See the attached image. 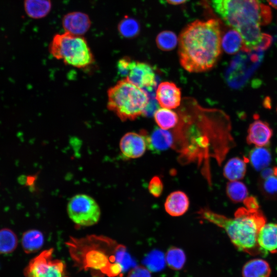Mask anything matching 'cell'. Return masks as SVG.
Instances as JSON below:
<instances>
[{
  "instance_id": "cell-37",
  "label": "cell",
  "mask_w": 277,
  "mask_h": 277,
  "mask_svg": "<svg viewBox=\"0 0 277 277\" xmlns=\"http://www.w3.org/2000/svg\"><path fill=\"white\" fill-rule=\"evenodd\" d=\"M270 6L277 9V0H266Z\"/></svg>"
},
{
  "instance_id": "cell-23",
  "label": "cell",
  "mask_w": 277,
  "mask_h": 277,
  "mask_svg": "<svg viewBox=\"0 0 277 277\" xmlns=\"http://www.w3.org/2000/svg\"><path fill=\"white\" fill-rule=\"evenodd\" d=\"M221 46L224 51L229 54H235L242 50L243 42L241 34L230 28L226 31L221 38Z\"/></svg>"
},
{
  "instance_id": "cell-28",
  "label": "cell",
  "mask_w": 277,
  "mask_h": 277,
  "mask_svg": "<svg viewBox=\"0 0 277 277\" xmlns=\"http://www.w3.org/2000/svg\"><path fill=\"white\" fill-rule=\"evenodd\" d=\"M17 244V237L13 231L7 228L0 229V254L12 252Z\"/></svg>"
},
{
  "instance_id": "cell-12",
  "label": "cell",
  "mask_w": 277,
  "mask_h": 277,
  "mask_svg": "<svg viewBox=\"0 0 277 277\" xmlns=\"http://www.w3.org/2000/svg\"><path fill=\"white\" fill-rule=\"evenodd\" d=\"M62 25L65 32L83 36L90 29L91 21L87 14L81 11H73L63 16Z\"/></svg>"
},
{
  "instance_id": "cell-36",
  "label": "cell",
  "mask_w": 277,
  "mask_h": 277,
  "mask_svg": "<svg viewBox=\"0 0 277 277\" xmlns=\"http://www.w3.org/2000/svg\"><path fill=\"white\" fill-rule=\"evenodd\" d=\"M166 2L171 5H177L186 3L188 0H165Z\"/></svg>"
},
{
  "instance_id": "cell-19",
  "label": "cell",
  "mask_w": 277,
  "mask_h": 277,
  "mask_svg": "<svg viewBox=\"0 0 277 277\" xmlns=\"http://www.w3.org/2000/svg\"><path fill=\"white\" fill-rule=\"evenodd\" d=\"M24 7L26 14L33 19L47 16L52 9L51 0H24Z\"/></svg>"
},
{
  "instance_id": "cell-22",
  "label": "cell",
  "mask_w": 277,
  "mask_h": 277,
  "mask_svg": "<svg viewBox=\"0 0 277 277\" xmlns=\"http://www.w3.org/2000/svg\"><path fill=\"white\" fill-rule=\"evenodd\" d=\"M44 243L42 232L36 229H30L24 232L22 238L23 249L26 253H34L41 249Z\"/></svg>"
},
{
  "instance_id": "cell-1",
  "label": "cell",
  "mask_w": 277,
  "mask_h": 277,
  "mask_svg": "<svg viewBox=\"0 0 277 277\" xmlns=\"http://www.w3.org/2000/svg\"><path fill=\"white\" fill-rule=\"evenodd\" d=\"M178 114L172 148L185 161H201L210 155L221 165L235 144L228 116L219 110L202 108L192 98L184 100Z\"/></svg>"
},
{
  "instance_id": "cell-26",
  "label": "cell",
  "mask_w": 277,
  "mask_h": 277,
  "mask_svg": "<svg viewBox=\"0 0 277 277\" xmlns=\"http://www.w3.org/2000/svg\"><path fill=\"white\" fill-rule=\"evenodd\" d=\"M117 31L122 37L131 38L137 36L140 31L138 21L128 16H125L118 23Z\"/></svg>"
},
{
  "instance_id": "cell-33",
  "label": "cell",
  "mask_w": 277,
  "mask_h": 277,
  "mask_svg": "<svg viewBox=\"0 0 277 277\" xmlns=\"http://www.w3.org/2000/svg\"><path fill=\"white\" fill-rule=\"evenodd\" d=\"M132 60L129 57L121 58L117 62V68L118 73L124 78L129 73Z\"/></svg>"
},
{
  "instance_id": "cell-9",
  "label": "cell",
  "mask_w": 277,
  "mask_h": 277,
  "mask_svg": "<svg viewBox=\"0 0 277 277\" xmlns=\"http://www.w3.org/2000/svg\"><path fill=\"white\" fill-rule=\"evenodd\" d=\"M53 249L45 250L32 259L24 270L25 277H64L63 262L53 259Z\"/></svg>"
},
{
  "instance_id": "cell-32",
  "label": "cell",
  "mask_w": 277,
  "mask_h": 277,
  "mask_svg": "<svg viewBox=\"0 0 277 277\" xmlns=\"http://www.w3.org/2000/svg\"><path fill=\"white\" fill-rule=\"evenodd\" d=\"M149 192L154 197H159L163 190V184L162 180L157 176L153 177L148 185Z\"/></svg>"
},
{
  "instance_id": "cell-29",
  "label": "cell",
  "mask_w": 277,
  "mask_h": 277,
  "mask_svg": "<svg viewBox=\"0 0 277 277\" xmlns=\"http://www.w3.org/2000/svg\"><path fill=\"white\" fill-rule=\"evenodd\" d=\"M168 266L175 270L181 269L186 262V255L181 248L172 246L167 250L165 256Z\"/></svg>"
},
{
  "instance_id": "cell-17",
  "label": "cell",
  "mask_w": 277,
  "mask_h": 277,
  "mask_svg": "<svg viewBox=\"0 0 277 277\" xmlns=\"http://www.w3.org/2000/svg\"><path fill=\"white\" fill-rule=\"evenodd\" d=\"M258 186L266 199L277 200V167L266 168L260 174Z\"/></svg>"
},
{
  "instance_id": "cell-10",
  "label": "cell",
  "mask_w": 277,
  "mask_h": 277,
  "mask_svg": "<svg viewBox=\"0 0 277 277\" xmlns=\"http://www.w3.org/2000/svg\"><path fill=\"white\" fill-rule=\"evenodd\" d=\"M126 78L136 86L153 90L156 86V74L154 68L150 64L132 60L129 73Z\"/></svg>"
},
{
  "instance_id": "cell-25",
  "label": "cell",
  "mask_w": 277,
  "mask_h": 277,
  "mask_svg": "<svg viewBox=\"0 0 277 277\" xmlns=\"http://www.w3.org/2000/svg\"><path fill=\"white\" fill-rule=\"evenodd\" d=\"M155 122L161 129L167 130L173 128L179 123V114L167 108L157 109L154 113Z\"/></svg>"
},
{
  "instance_id": "cell-35",
  "label": "cell",
  "mask_w": 277,
  "mask_h": 277,
  "mask_svg": "<svg viewBox=\"0 0 277 277\" xmlns=\"http://www.w3.org/2000/svg\"><path fill=\"white\" fill-rule=\"evenodd\" d=\"M156 98H154L153 96H152L151 98H149V103L145 110L143 115L149 116L154 113L155 111L157 109L158 104L157 103Z\"/></svg>"
},
{
  "instance_id": "cell-27",
  "label": "cell",
  "mask_w": 277,
  "mask_h": 277,
  "mask_svg": "<svg viewBox=\"0 0 277 277\" xmlns=\"http://www.w3.org/2000/svg\"><path fill=\"white\" fill-rule=\"evenodd\" d=\"M226 192L229 199L236 203L244 202L248 195L246 186L239 181L229 182L226 185Z\"/></svg>"
},
{
  "instance_id": "cell-5",
  "label": "cell",
  "mask_w": 277,
  "mask_h": 277,
  "mask_svg": "<svg viewBox=\"0 0 277 277\" xmlns=\"http://www.w3.org/2000/svg\"><path fill=\"white\" fill-rule=\"evenodd\" d=\"M243 203L245 207L238 209L232 219L207 208L201 209L197 214L199 217L224 229L239 250L252 254L261 253L257 238L266 224V217L254 197H247Z\"/></svg>"
},
{
  "instance_id": "cell-8",
  "label": "cell",
  "mask_w": 277,
  "mask_h": 277,
  "mask_svg": "<svg viewBox=\"0 0 277 277\" xmlns=\"http://www.w3.org/2000/svg\"><path fill=\"white\" fill-rule=\"evenodd\" d=\"M67 213L73 223L83 226L96 224L101 214V209L95 200L85 194L75 195L69 200Z\"/></svg>"
},
{
  "instance_id": "cell-21",
  "label": "cell",
  "mask_w": 277,
  "mask_h": 277,
  "mask_svg": "<svg viewBox=\"0 0 277 277\" xmlns=\"http://www.w3.org/2000/svg\"><path fill=\"white\" fill-rule=\"evenodd\" d=\"M246 160L239 157L229 159L224 167V177L230 181L243 179L246 172Z\"/></svg>"
},
{
  "instance_id": "cell-18",
  "label": "cell",
  "mask_w": 277,
  "mask_h": 277,
  "mask_svg": "<svg viewBox=\"0 0 277 277\" xmlns=\"http://www.w3.org/2000/svg\"><path fill=\"white\" fill-rule=\"evenodd\" d=\"M189 206L187 194L182 191H175L167 196L164 207L166 212L172 216H180L185 214Z\"/></svg>"
},
{
  "instance_id": "cell-13",
  "label": "cell",
  "mask_w": 277,
  "mask_h": 277,
  "mask_svg": "<svg viewBox=\"0 0 277 277\" xmlns=\"http://www.w3.org/2000/svg\"><path fill=\"white\" fill-rule=\"evenodd\" d=\"M155 98L163 108H176L181 103V89L174 83L162 82L156 89Z\"/></svg>"
},
{
  "instance_id": "cell-15",
  "label": "cell",
  "mask_w": 277,
  "mask_h": 277,
  "mask_svg": "<svg viewBox=\"0 0 277 277\" xmlns=\"http://www.w3.org/2000/svg\"><path fill=\"white\" fill-rule=\"evenodd\" d=\"M174 137L172 132L165 129L155 128L147 138L148 149L154 153H159L173 147Z\"/></svg>"
},
{
  "instance_id": "cell-24",
  "label": "cell",
  "mask_w": 277,
  "mask_h": 277,
  "mask_svg": "<svg viewBox=\"0 0 277 277\" xmlns=\"http://www.w3.org/2000/svg\"><path fill=\"white\" fill-rule=\"evenodd\" d=\"M248 160L255 170L262 171L270 164L271 154L267 148L256 146L250 151Z\"/></svg>"
},
{
  "instance_id": "cell-20",
  "label": "cell",
  "mask_w": 277,
  "mask_h": 277,
  "mask_svg": "<svg viewBox=\"0 0 277 277\" xmlns=\"http://www.w3.org/2000/svg\"><path fill=\"white\" fill-rule=\"evenodd\" d=\"M271 268L269 263L261 259L248 261L242 268L243 277H269Z\"/></svg>"
},
{
  "instance_id": "cell-4",
  "label": "cell",
  "mask_w": 277,
  "mask_h": 277,
  "mask_svg": "<svg viewBox=\"0 0 277 277\" xmlns=\"http://www.w3.org/2000/svg\"><path fill=\"white\" fill-rule=\"evenodd\" d=\"M222 29L215 18L196 20L187 25L179 37L181 66L189 72L211 69L221 54Z\"/></svg>"
},
{
  "instance_id": "cell-11",
  "label": "cell",
  "mask_w": 277,
  "mask_h": 277,
  "mask_svg": "<svg viewBox=\"0 0 277 277\" xmlns=\"http://www.w3.org/2000/svg\"><path fill=\"white\" fill-rule=\"evenodd\" d=\"M147 132L141 130L138 133L129 132L124 134L120 142L122 154L127 159H137L145 153L147 147Z\"/></svg>"
},
{
  "instance_id": "cell-31",
  "label": "cell",
  "mask_w": 277,
  "mask_h": 277,
  "mask_svg": "<svg viewBox=\"0 0 277 277\" xmlns=\"http://www.w3.org/2000/svg\"><path fill=\"white\" fill-rule=\"evenodd\" d=\"M179 38L175 33L169 30H165L156 36L155 42L157 47L163 51H170L177 45Z\"/></svg>"
},
{
  "instance_id": "cell-30",
  "label": "cell",
  "mask_w": 277,
  "mask_h": 277,
  "mask_svg": "<svg viewBox=\"0 0 277 277\" xmlns=\"http://www.w3.org/2000/svg\"><path fill=\"white\" fill-rule=\"evenodd\" d=\"M165 262L164 253L159 250H152L143 260V263L146 267L152 272L162 270L165 267Z\"/></svg>"
},
{
  "instance_id": "cell-3",
  "label": "cell",
  "mask_w": 277,
  "mask_h": 277,
  "mask_svg": "<svg viewBox=\"0 0 277 277\" xmlns=\"http://www.w3.org/2000/svg\"><path fill=\"white\" fill-rule=\"evenodd\" d=\"M66 244L76 266L96 276L123 277L136 265L124 245L106 236L71 237Z\"/></svg>"
},
{
  "instance_id": "cell-16",
  "label": "cell",
  "mask_w": 277,
  "mask_h": 277,
  "mask_svg": "<svg viewBox=\"0 0 277 277\" xmlns=\"http://www.w3.org/2000/svg\"><path fill=\"white\" fill-rule=\"evenodd\" d=\"M258 244L263 253L277 252V224H265L258 233Z\"/></svg>"
},
{
  "instance_id": "cell-34",
  "label": "cell",
  "mask_w": 277,
  "mask_h": 277,
  "mask_svg": "<svg viewBox=\"0 0 277 277\" xmlns=\"http://www.w3.org/2000/svg\"><path fill=\"white\" fill-rule=\"evenodd\" d=\"M127 277H151L150 271L142 266H135L130 270Z\"/></svg>"
},
{
  "instance_id": "cell-14",
  "label": "cell",
  "mask_w": 277,
  "mask_h": 277,
  "mask_svg": "<svg viewBox=\"0 0 277 277\" xmlns=\"http://www.w3.org/2000/svg\"><path fill=\"white\" fill-rule=\"evenodd\" d=\"M272 134V129L268 123L257 119L248 127L246 141L250 145L264 147L269 144Z\"/></svg>"
},
{
  "instance_id": "cell-6",
  "label": "cell",
  "mask_w": 277,
  "mask_h": 277,
  "mask_svg": "<svg viewBox=\"0 0 277 277\" xmlns=\"http://www.w3.org/2000/svg\"><path fill=\"white\" fill-rule=\"evenodd\" d=\"M149 101L147 92L126 78L107 91V108L122 121H133L143 115Z\"/></svg>"
},
{
  "instance_id": "cell-7",
  "label": "cell",
  "mask_w": 277,
  "mask_h": 277,
  "mask_svg": "<svg viewBox=\"0 0 277 277\" xmlns=\"http://www.w3.org/2000/svg\"><path fill=\"white\" fill-rule=\"evenodd\" d=\"M49 51L55 58L77 68H86L94 62L92 52L83 36L70 33L56 34L49 46Z\"/></svg>"
},
{
  "instance_id": "cell-2",
  "label": "cell",
  "mask_w": 277,
  "mask_h": 277,
  "mask_svg": "<svg viewBox=\"0 0 277 277\" xmlns=\"http://www.w3.org/2000/svg\"><path fill=\"white\" fill-rule=\"evenodd\" d=\"M209 3L215 14L241 34L243 51H262L271 45V36L261 30L272 19L271 10L264 0H209Z\"/></svg>"
}]
</instances>
